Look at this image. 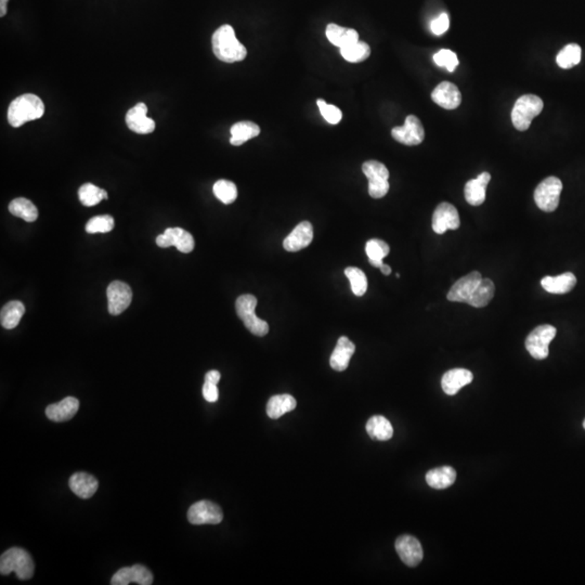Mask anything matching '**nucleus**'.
<instances>
[{"label": "nucleus", "instance_id": "obj_1", "mask_svg": "<svg viewBox=\"0 0 585 585\" xmlns=\"http://www.w3.org/2000/svg\"><path fill=\"white\" fill-rule=\"evenodd\" d=\"M211 45L215 56L225 63L243 61L248 54V50L239 42L231 25L219 27L211 37Z\"/></svg>", "mask_w": 585, "mask_h": 585}, {"label": "nucleus", "instance_id": "obj_2", "mask_svg": "<svg viewBox=\"0 0 585 585\" xmlns=\"http://www.w3.org/2000/svg\"><path fill=\"white\" fill-rule=\"evenodd\" d=\"M45 114V104L40 97L25 93L13 101L8 109V122L13 127H21L25 122L40 120Z\"/></svg>", "mask_w": 585, "mask_h": 585}, {"label": "nucleus", "instance_id": "obj_3", "mask_svg": "<svg viewBox=\"0 0 585 585\" xmlns=\"http://www.w3.org/2000/svg\"><path fill=\"white\" fill-rule=\"evenodd\" d=\"M35 565L29 552L20 547H11L0 557V572L10 575L15 571L17 578L29 580L34 575Z\"/></svg>", "mask_w": 585, "mask_h": 585}, {"label": "nucleus", "instance_id": "obj_4", "mask_svg": "<svg viewBox=\"0 0 585 585\" xmlns=\"http://www.w3.org/2000/svg\"><path fill=\"white\" fill-rule=\"evenodd\" d=\"M543 108L544 103L540 97L536 95H524L517 99L513 109V125L519 131H526L527 129H529L534 118L541 114Z\"/></svg>", "mask_w": 585, "mask_h": 585}, {"label": "nucleus", "instance_id": "obj_5", "mask_svg": "<svg viewBox=\"0 0 585 585\" xmlns=\"http://www.w3.org/2000/svg\"><path fill=\"white\" fill-rule=\"evenodd\" d=\"M256 306H257V298L254 295H242L237 299V303H235L237 314L243 321L245 328L254 335L262 337L269 333V324L255 314Z\"/></svg>", "mask_w": 585, "mask_h": 585}, {"label": "nucleus", "instance_id": "obj_6", "mask_svg": "<svg viewBox=\"0 0 585 585\" xmlns=\"http://www.w3.org/2000/svg\"><path fill=\"white\" fill-rule=\"evenodd\" d=\"M563 182L557 177H547L534 190V202L541 211L552 213L559 205Z\"/></svg>", "mask_w": 585, "mask_h": 585}, {"label": "nucleus", "instance_id": "obj_7", "mask_svg": "<svg viewBox=\"0 0 585 585\" xmlns=\"http://www.w3.org/2000/svg\"><path fill=\"white\" fill-rule=\"evenodd\" d=\"M363 174L369 180V194L373 199H382L390 191V172L378 161H367L362 165Z\"/></svg>", "mask_w": 585, "mask_h": 585}, {"label": "nucleus", "instance_id": "obj_8", "mask_svg": "<svg viewBox=\"0 0 585 585\" xmlns=\"http://www.w3.org/2000/svg\"><path fill=\"white\" fill-rule=\"evenodd\" d=\"M556 336V328L550 324L538 326L528 335L526 349L536 360L549 357V346Z\"/></svg>", "mask_w": 585, "mask_h": 585}, {"label": "nucleus", "instance_id": "obj_9", "mask_svg": "<svg viewBox=\"0 0 585 585\" xmlns=\"http://www.w3.org/2000/svg\"><path fill=\"white\" fill-rule=\"evenodd\" d=\"M188 519L192 524H218L223 522V514L215 503L200 501L189 508Z\"/></svg>", "mask_w": 585, "mask_h": 585}, {"label": "nucleus", "instance_id": "obj_10", "mask_svg": "<svg viewBox=\"0 0 585 585\" xmlns=\"http://www.w3.org/2000/svg\"><path fill=\"white\" fill-rule=\"evenodd\" d=\"M392 136L396 141L404 145H421L425 138V130L421 120L415 115L406 118L403 126L392 128Z\"/></svg>", "mask_w": 585, "mask_h": 585}, {"label": "nucleus", "instance_id": "obj_11", "mask_svg": "<svg viewBox=\"0 0 585 585\" xmlns=\"http://www.w3.org/2000/svg\"><path fill=\"white\" fill-rule=\"evenodd\" d=\"M108 309L112 316H118L129 307L133 300V291L124 282L114 281L106 289Z\"/></svg>", "mask_w": 585, "mask_h": 585}, {"label": "nucleus", "instance_id": "obj_12", "mask_svg": "<svg viewBox=\"0 0 585 585\" xmlns=\"http://www.w3.org/2000/svg\"><path fill=\"white\" fill-rule=\"evenodd\" d=\"M460 216L456 206L447 202H443L437 206V209L433 211V223H431L433 230L437 234H443L447 230H456L460 228Z\"/></svg>", "mask_w": 585, "mask_h": 585}, {"label": "nucleus", "instance_id": "obj_13", "mask_svg": "<svg viewBox=\"0 0 585 585\" xmlns=\"http://www.w3.org/2000/svg\"><path fill=\"white\" fill-rule=\"evenodd\" d=\"M157 244L159 248H167L175 246L179 252L191 253L194 250V238L191 233L182 228H168L163 234L157 238Z\"/></svg>", "mask_w": 585, "mask_h": 585}, {"label": "nucleus", "instance_id": "obj_14", "mask_svg": "<svg viewBox=\"0 0 585 585\" xmlns=\"http://www.w3.org/2000/svg\"><path fill=\"white\" fill-rule=\"evenodd\" d=\"M126 124L134 133L139 135H147L154 131L155 122L147 118V106L145 103L140 102L130 109L126 114Z\"/></svg>", "mask_w": 585, "mask_h": 585}, {"label": "nucleus", "instance_id": "obj_15", "mask_svg": "<svg viewBox=\"0 0 585 585\" xmlns=\"http://www.w3.org/2000/svg\"><path fill=\"white\" fill-rule=\"evenodd\" d=\"M394 546L401 561L409 567H417L423 561V547L417 538L411 536H399Z\"/></svg>", "mask_w": 585, "mask_h": 585}, {"label": "nucleus", "instance_id": "obj_16", "mask_svg": "<svg viewBox=\"0 0 585 585\" xmlns=\"http://www.w3.org/2000/svg\"><path fill=\"white\" fill-rule=\"evenodd\" d=\"M129 583L151 585L153 583L152 572L145 566L134 565L133 567L120 569L111 580L112 585H128Z\"/></svg>", "mask_w": 585, "mask_h": 585}, {"label": "nucleus", "instance_id": "obj_17", "mask_svg": "<svg viewBox=\"0 0 585 585\" xmlns=\"http://www.w3.org/2000/svg\"><path fill=\"white\" fill-rule=\"evenodd\" d=\"M481 279H483V277L480 275V272H470L467 275L460 278L458 281L453 285V287L449 291L447 298L453 301V303H466L467 304L468 299L473 294Z\"/></svg>", "mask_w": 585, "mask_h": 585}, {"label": "nucleus", "instance_id": "obj_18", "mask_svg": "<svg viewBox=\"0 0 585 585\" xmlns=\"http://www.w3.org/2000/svg\"><path fill=\"white\" fill-rule=\"evenodd\" d=\"M431 99L441 108L454 110L462 102V95L458 87L450 81H442L431 93Z\"/></svg>", "mask_w": 585, "mask_h": 585}, {"label": "nucleus", "instance_id": "obj_19", "mask_svg": "<svg viewBox=\"0 0 585 585\" xmlns=\"http://www.w3.org/2000/svg\"><path fill=\"white\" fill-rule=\"evenodd\" d=\"M314 240V228L309 221H303L296 225V228L289 233L283 242V248L287 252H299L311 244Z\"/></svg>", "mask_w": 585, "mask_h": 585}, {"label": "nucleus", "instance_id": "obj_20", "mask_svg": "<svg viewBox=\"0 0 585 585\" xmlns=\"http://www.w3.org/2000/svg\"><path fill=\"white\" fill-rule=\"evenodd\" d=\"M474 375L466 369H453L444 373L441 380L443 392L449 396L458 394L464 386L473 382Z\"/></svg>", "mask_w": 585, "mask_h": 585}, {"label": "nucleus", "instance_id": "obj_21", "mask_svg": "<svg viewBox=\"0 0 585 585\" xmlns=\"http://www.w3.org/2000/svg\"><path fill=\"white\" fill-rule=\"evenodd\" d=\"M79 409V399L74 397L64 398L59 403L50 404L46 408V417L52 422L61 423L75 417Z\"/></svg>", "mask_w": 585, "mask_h": 585}, {"label": "nucleus", "instance_id": "obj_22", "mask_svg": "<svg viewBox=\"0 0 585 585\" xmlns=\"http://www.w3.org/2000/svg\"><path fill=\"white\" fill-rule=\"evenodd\" d=\"M355 351V346L349 338L342 336L336 344L335 349L330 358V365L333 370L337 372H343L347 370L348 365L351 362V357Z\"/></svg>", "mask_w": 585, "mask_h": 585}, {"label": "nucleus", "instance_id": "obj_23", "mask_svg": "<svg viewBox=\"0 0 585 585\" xmlns=\"http://www.w3.org/2000/svg\"><path fill=\"white\" fill-rule=\"evenodd\" d=\"M491 180V175L485 172L477 178L472 179L465 184V200L472 206H479L486 201V190Z\"/></svg>", "mask_w": 585, "mask_h": 585}, {"label": "nucleus", "instance_id": "obj_24", "mask_svg": "<svg viewBox=\"0 0 585 585\" xmlns=\"http://www.w3.org/2000/svg\"><path fill=\"white\" fill-rule=\"evenodd\" d=\"M70 488L74 495L81 499H90L99 488L98 480L87 473H77L69 480Z\"/></svg>", "mask_w": 585, "mask_h": 585}, {"label": "nucleus", "instance_id": "obj_25", "mask_svg": "<svg viewBox=\"0 0 585 585\" xmlns=\"http://www.w3.org/2000/svg\"><path fill=\"white\" fill-rule=\"evenodd\" d=\"M575 285L577 278L571 272H566L559 277H545L541 281L542 287L551 294H567Z\"/></svg>", "mask_w": 585, "mask_h": 585}, {"label": "nucleus", "instance_id": "obj_26", "mask_svg": "<svg viewBox=\"0 0 585 585\" xmlns=\"http://www.w3.org/2000/svg\"><path fill=\"white\" fill-rule=\"evenodd\" d=\"M326 34L330 42L333 44L334 46L339 47V48L355 44L359 40V34H358L357 31L353 30V29L339 26V25L334 24V23H331L326 26Z\"/></svg>", "mask_w": 585, "mask_h": 585}, {"label": "nucleus", "instance_id": "obj_27", "mask_svg": "<svg viewBox=\"0 0 585 585\" xmlns=\"http://www.w3.org/2000/svg\"><path fill=\"white\" fill-rule=\"evenodd\" d=\"M297 402L291 394H277L270 398L267 404V414L270 419H277L285 414L293 411L296 408Z\"/></svg>", "mask_w": 585, "mask_h": 585}, {"label": "nucleus", "instance_id": "obj_28", "mask_svg": "<svg viewBox=\"0 0 585 585\" xmlns=\"http://www.w3.org/2000/svg\"><path fill=\"white\" fill-rule=\"evenodd\" d=\"M367 433L373 440L387 441L394 436V428L392 424L386 417L382 415H375L371 417L367 423Z\"/></svg>", "mask_w": 585, "mask_h": 585}, {"label": "nucleus", "instance_id": "obj_29", "mask_svg": "<svg viewBox=\"0 0 585 585\" xmlns=\"http://www.w3.org/2000/svg\"><path fill=\"white\" fill-rule=\"evenodd\" d=\"M230 143L235 147L244 145L248 140L258 137L260 134V128L257 124L248 120L239 122L231 127Z\"/></svg>", "mask_w": 585, "mask_h": 585}, {"label": "nucleus", "instance_id": "obj_30", "mask_svg": "<svg viewBox=\"0 0 585 585\" xmlns=\"http://www.w3.org/2000/svg\"><path fill=\"white\" fill-rule=\"evenodd\" d=\"M456 472L450 466L435 468L426 474V483L433 489H446L456 483Z\"/></svg>", "mask_w": 585, "mask_h": 585}, {"label": "nucleus", "instance_id": "obj_31", "mask_svg": "<svg viewBox=\"0 0 585 585\" xmlns=\"http://www.w3.org/2000/svg\"><path fill=\"white\" fill-rule=\"evenodd\" d=\"M25 312L24 305L19 300H13L3 307L0 312V322L3 328L13 330L20 323L21 319Z\"/></svg>", "mask_w": 585, "mask_h": 585}, {"label": "nucleus", "instance_id": "obj_32", "mask_svg": "<svg viewBox=\"0 0 585 585\" xmlns=\"http://www.w3.org/2000/svg\"><path fill=\"white\" fill-rule=\"evenodd\" d=\"M495 283L490 279H481L478 287H476L472 296L468 299L467 304L476 308H483L487 306L495 296Z\"/></svg>", "mask_w": 585, "mask_h": 585}, {"label": "nucleus", "instance_id": "obj_33", "mask_svg": "<svg viewBox=\"0 0 585 585\" xmlns=\"http://www.w3.org/2000/svg\"><path fill=\"white\" fill-rule=\"evenodd\" d=\"M9 211L15 217L22 218L26 223H33L38 218L36 206L24 198H17L9 204Z\"/></svg>", "mask_w": 585, "mask_h": 585}, {"label": "nucleus", "instance_id": "obj_34", "mask_svg": "<svg viewBox=\"0 0 585 585\" xmlns=\"http://www.w3.org/2000/svg\"><path fill=\"white\" fill-rule=\"evenodd\" d=\"M365 252H367V257H369V262H370L371 265L375 268H380V266L384 264L383 260L390 254V245L387 244L383 240L373 239V240H370L367 243Z\"/></svg>", "mask_w": 585, "mask_h": 585}, {"label": "nucleus", "instance_id": "obj_35", "mask_svg": "<svg viewBox=\"0 0 585 585\" xmlns=\"http://www.w3.org/2000/svg\"><path fill=\"white\" fill-rule=\"evenodd\" d=\"M581 56H582L581 47L577 44H569L563 47L557 54L556 62L561 69L569 70L580 63Z\"/></svg>", "mask_w": 585, "mask_h": 585}, {"label": "nucleus", "instance_id": "obj_36", "mask_svg": "<svg viewBox=\"0 0 585 585\" xmlns=\"http://www.w3.org/2000/svg\"><path fill=\"white\" fill-rule=\"evenodd\" d=\"M79 201L87 207L97 205L102 200H108V192L93 184H85L79 190Z\"/></svg>", "mask_w": 585, "mask_h": 585}, {"label": "nucleus", "instance_id": "obj_37", "mask_svg": "<svg viewBox=\"0 0 585 585\" xmlns=\"http://www.w3.org/2000/svg\"><path fill=\"white\" fill-rule=\"evenodd\" d=\"M341 54L346 61L359 63L370 56L371 48L367 42L358 40L355 44L341 48Z\"/></svg>", "mask_w": 585, "mask_h": 585}, {"label": "nucleus", "instance_id": "obj_38", "mask_svg": "<svg viewBox=\"0 0 585 585\" xmlns=\"http://www.w3.org/2000/svg\"><path fill=\"white\" fill-rule=\"evenodd\" d=\"M213 191L216 198L225 205L232 204L238 198L237 186L233 182L225 180V179H221L214 184Z\"/></svg>", "mask_w": 585, "mask_h": 585}, {"label": "nucleus", "instance_id": "obj_39", "mask_svg": "<svg viewBox=\"0 0 585 585\" xmlns=\"http://www.w3.org/2000/svg\"><path fill=\"white\" fill-rule=\"evenodd\" d=\"M345 275L351 282L353 294L355 296H363L367 289V279L364 272L359 268L348 267L346 268Z\"/></svg>", "mask_w": 585, "mask_h": 585}, {"label": "nucleus", "instance_id": "obj_40", "mask_svg": "<svg viewBox=\"0 0 585 585\" xmlns=\"http://www.w3.org/2000/svg\"><path fill=\"white\" fill-rule=\"evenodd\" d=\"M114 225L115 223H114V219H113L112 216H97V217H93V218H91L87 223L86 228L85 229H86V232L90 233V234H95V233H108L113 230Z\"/></svg>", "mask_w": 585, "mask_h": 585}, {"label": "nucleus", "instance_id": "obj_41", "mask_svg": "<svg viewBox=\"0 0 585 585\" xmlns=\"http://www.w3.org/2000/svg\"><path fill=\"white\" fill-rule=\"evenodd\" d=\"M319 109H320L321 115L323 116L324 120L331 124V125H337L338 122H341L343 118V113L337 106L333 104H328L322 99L316 100Z\"/></svg>", "mask_w": 585, "mask_h": 585}, {"label": "nucleus", "instance_id": "obj_42", "mask_svg": "<svg viewBox=\"0 0 585 585\" xmlns=\"http://www.w3.org/2000/svg\"><path fill=\"white\" fill-rule=\"evenodd\" d=\"M433 61L440 67H446L449 72L456 71L458 65V56L448 49H442L433 56Z\"/></svg>", "mask_w": 585, "mask_h": 585}, {"label": "nucleus", "instance_id": "obj_43", "mask_svg": "<svg viewBox=\"0 0 585 585\" xmlns=\"http://www.w3.org/2000/svg\"><path fill=\"white\" fill-rule=\"evenodd\" d=\"M450 26V19L447 13H441L436 19H433L431 24V32L436 36L444 34Z\"/></svg>", "mask_w": 585, "mask_h": 585}, {"label": "nucleus", "instance_id": "obj_44", "mask_svg": "<svg viewBox=\"0 0 585 585\" xmlns=\"http://www.w3.org/2000/svg\"><path fill=\"white\" fill-rule=\"evenodd\" d=\"M203 397L206 401L216 402L219 398L218 387L216 384L211 383H204L203 385Z\"/></svg>", "mask_w": 585, "mask_h": 585}, {"label": "nucleus", "instance_id": "obj_45", "mask_svg": "<svg viewBox=\"0 0 585 585\" xmlns=\"http://www.w3.org/2000/svg\"><path fill=\"white\" fill-rule=\"evenodd\" d=\"M221 373L218 371L213 370L209 371L207 374L205 375V382L211 383V384H218L219 380H221Z\"/></svg>", "mask_w": 585, "mask_h": 585}, {"label": "nucleus", "instance_id": "obj_46", "mask_svg": "<svg viewBox=\"0 0 585 585\" xmlns=\"http://www.w3.org/2000/svg\"><path fill=\"white\" fill-rule=\"evenodd\" d=\"M9 0H0V17L7 15V5Z\"/></svg>", "mask_w": 585, "mask_h": 585}, {"label": "nucleus", "instance_id": "obj_47", "mask_svg": "<svg viewBox=\"0 0 585 585\" xmlns=\"http://www.w3.org/2000/svg\"><path fill=\"white\" fill-rule=\"evenodd\" d=\"M380 269L385 275H390V273H392V268H390L388 265H385V264H383V265L380 266Z\"/></svg>", "mask_w": 585, "mask_h": 585}, {"label": "nucleus", "instance_id": "obj_48", "mask_svg": "<svg viewBox=\"0 0 585 585\" xmlns=\"http://www.w3.org/2000/svg\"><path fill=\"white\" fill-rule=\"evenodd\" d=\"M583 427H584V429H585V419H584V422H583Z\"/></svg>", "mask_w": 585, "mask_h": 585}]
</instances>
